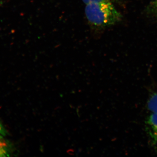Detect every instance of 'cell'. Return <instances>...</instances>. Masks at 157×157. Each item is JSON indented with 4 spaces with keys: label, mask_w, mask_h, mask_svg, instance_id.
Here are the masks:
<instances>
[{
    "label": "cell",
    "mask_w": 157,
    "mask_h": 157,
    "mask_svg": "<svg viewBox=\"0 0 157 157\" xmlns=\"http://www.w3.org/2000/svg\"><path fill=\"white\" fill-rule=\"evenodd\" d=\"M85 13L88 22L98 28L108 27L121 20L122 16L112 2H101L86 4Z\"/></svg>",
    "instance_id": "obj_1"
},
{
    "label": "cell",
    "mask_w": 157,
    "mask_h": 157,
    "mask_svg": "<svg viewBox=\"0 0 157 157\" xmlns=\"http://www.w3.org/2000/svg\"><path fill=\"white\" fill-rule=\"evenodd\" d=\"M145 127L151 143L157 148V113H151L147 117Z\"/></svg>",
    "instance_id": "obj_2"
},
{
    "label": "cell",
    "mask_w": 157,
    "mask_h": 157,
    "mask_svg": "<svg viewBox=\"0 0 157 157\" xmlns=\"http://www.w3.org/2000/svg\"><path fill=\"white\" fill-rule=\"evenodd\" d=\"M147 108L151 113H157V90L151 94L149 98Z\"/></svg>",
    "instance_id": "obj_3"
},
{
    "label": "cell",
    "mask_w": 157,
    "mask_h": 157,
    "mask_svg": "<svg viewBox=\"0 0 157 157\" xmlns=\"http://www.w3.org/2000/svg\"><path fill=\"white\" fill-rule=\"evenodd\" d=\"M3 138H0V157L10 156L11 148L9 144Z\"/></svg>",
    "instance_id": "obj_4"
},
{
    "label": "cell",
    "mask_w": 157,
    "mask_h": 157,
    "mask_svg": "<svg viewBox=\"0 0 157 157\" xmlns=\"http://www.w3.org/2000/svg\"><path fill=\"white\" fill-rule=\"evenodd\" d=\"M147 11L149 14L157 17V0H151L147 7Z\"/></svg>",
    "instance_id": "obj_5"
},
{
    "label": "cell",
    "mask_w": 157,
    "mask_h": 157,
    "mask_svg": "<svg viewBox=\"0 0 157 157\" xmlns=\"http://www.w3.org/2000/svg\"><path fill=\"white\" fill-rule=\"evenodd\" d=\"M82 1L86 5V4H88V3L95 2H115V1H117V0H82Z\"/></svg>",
    "instance_id": "obj_6"
},
{
    "label": "cell",
    "mask_w": 157,
    "mask_h": 157,
    "mask_svg": "<svg viewBox=\"0 0 157 157\" xmlns=\"http://www.w3.org/2000/svg\"><path fill=\"white\" fill-rule=\"evenodd\" d=\"M6 129L4 128L1 122L0 121V138H3L6 136Z\"/></svg>",
    "instance_id": "obj_7"
}]
</instances>
